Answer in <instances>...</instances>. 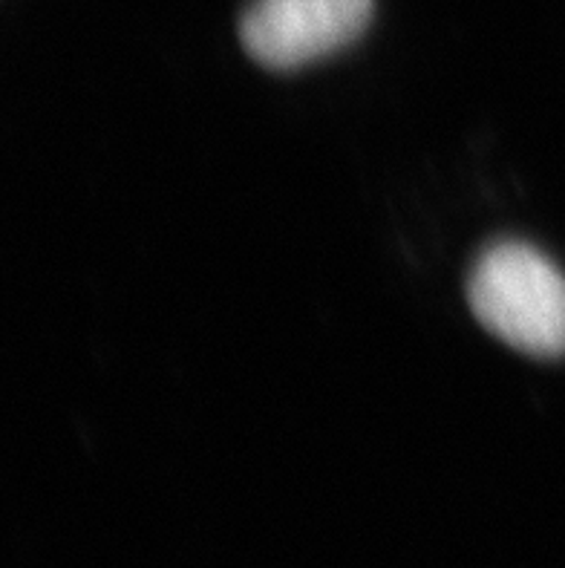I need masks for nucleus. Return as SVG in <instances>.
<instances>
[{
    "instance_id": "1",
    "label": "nucleus",
    "mask_w": 565,
    "mask_h": 568,
    "mask_svg": "<svg viewBox=\"0 0 565 568\" xmlns=\"http://www.w3.org/2000/svg\"><path fill=\"white\" fill-rule=\"evenodd\" d=\"M482 326L534 358L565 355V274L534 245L505 240L482 252L467 277Z\"/></svg>"
},
{
    "instance_id": "2",
    "label": "nucleus",
    "mask_w": 565,
    "mask_h": 568,
    "mask_svg": "<svg viewBox=\"0 0 565 568\" xmlns=\"http://www.w3.org/2000/svg\"><path fill=\"white\" fill-rule=\"evenodd\" d=\"M373 9V0H254L240 18V41L265 70H297L359 41Z\"/></svg>"
}]
</instances>
